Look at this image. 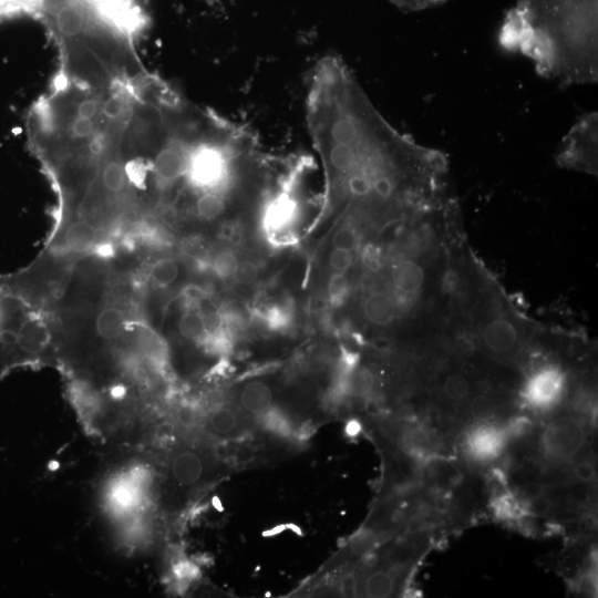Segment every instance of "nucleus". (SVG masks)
<instances>
[{"label": "nucleus", "mask_w": 598, "mask_h": 598, "mask_svg": "<svg viewBox=\"0 0 598 598\" xmlns=\"http://www.w3.org/2000/svg\"><path fill=\"white\" fill-rule=\"evenodd\" d=\"M539 421L538 450L546 463L570 464L594 440L596 419L570 410H554Z\"/></svg>", "instance_id": "4"}, {"label": "nucleus", "mask_w": 598, "mask_h": 598, "mask_svg": "<svg viewBox=\"0 0 598 598\" xmlns=\"http://www.w3.org/2000/svg\"><path fill=\"white\" fill-rule=\"evenodd\" d=\"M392 279L398 298L406 300L421 289L424 272L417 262L404 260L394 268Z\"/></svg>", "instance_id": "10"}, {"label": "nucleus", "mask_w": 598, "mask_h": 598, "mask_svg": "<svg viewBox=\"0 0 598 598\" xmlns=\"http://www.w3.org/2000/svg\"><path fill=\"white\" fill-rule=\"evenodd\" d=\"M350 292L344 272H333L327 282V298L332 307L342 306Z\"/></svg>", "instance_id": "14"}, {"label": "nucleus", "mask_w": 598, "mask_h": 598, "mask_svg": "<svg viewBox=\"0 0 598 598\" xmlns=\"http://www.w3.org/2000/svg\"><path fill=\"white\" fill-rule=\"evenodd\" d=\"M257 318L272 331H285L291 326L292 311L290 303H275L258 310Z\"/></svg>", "instance_id": "13"}, {"label": "nucleus", "mask_w": 598, "mask_h": 598, "mask_svg": "<svg viewBox=\"0 0 598 598\" xmlns=\"http://www.w3.org/2000/svg\"><path fill=\"white\" fill-rule=\"evenodd\" d=\"M457 285V276L454 271H447L443 278L442 288L444 292H453Z\"/></svg>", "instance_id": "20"}, {"label": "nucleus", "mask_w": 598, "mask_h": 598, "mask_svg": "<svg viewBox=\"0 0 598 598\" xmlns=\"http://www.w3.org/2000/svg\"><path fill=\"white\" fill-rule=\"evenodd\" d=\"M482 341L487 352L504 358L512 355L517 350L519 333L511 320L496 318L484 326Z\"/></svg>", "instance_id": "8"}, {"label": "nucleus", "mask_w": 598, "mask_h": 598, "mask_svg": "<svg viewBox=\"0 0 598 598\" xmlns=\"http://www.w3.org/2000/svg\"><path fill=\"white\" fill-rule=\"evenodd\" d=\"M597 142V112L584 113L564 136L556 155L558 164L589 172L596 171Z\"/></svg>", "instance_id": "5"}, {"label": "nucleus", "mask_w": 598, "mask_h": 598, "mask_svg": "<svg viewBox=\"0 0 598 598\" xmlns=\"http://www.w3.org/2000/svg\"><path fill=\"white\" fill-rule=\"evenodd\" d=\"M566 385V373L558 365L544 364L524 381L520 396L532 411L546 415L559 405Z\"/></svg>", "instance_id": "6"}, {"label": "nucleus", "mask_w": 598, "mask_h": 598, "mask_svg": "<svg viewBox=\"0 0 598 598\" xmlns=\"http://www.w3.org/2000/svg\"><path fill=\"white\" fill-rule=\"evenodd\" d=\"M597 17L598 0H518L503 20L498 44L560 85L596 83Z\"/></svg>", "instance_id": "1"}, {"label": "nucleus", "mask_w": 598, "mask_h": 598, "mask_svg": "<svg viewBox=\"0 0 598 598\" xmlns=\"http://www.w3.org/2000/svg\"><path fill=\"white\" fill-rule=\"evenodd\" d=\"M237 408L258 421L275 408L272 390L262 381L248 382L239 392Z\"/></svg>", "instance_id": "9"}, {"label": "nucleus", "mask_w": 598, "mask_h": 598, "mask_svg": "<svg viewBox=\"0 0 598 598\" xmlns=\"http://www.w3.org/2000/svg\"><path fill=\"white\" fill-rule=\"evenodd\" d=\"M363 264L372 271H378L381 267L379 250L373 246H368L362 254Z\"/></svg>", "instance_id": "19"}, {"label": "nucleus", "mask_w": 598, "mask_h": 598, "mask_svg": "<svg viewBox=\"0 0 598 598\" xmlns=\"http://www.w3.org/2000/svg\"><path fill=\"white\" fill-rule=\"evenodd\" d=\"M352 261V251L347 249L333 247L329 256V264L334 272H346L351 267Z\"/></svg>", "instance_id": "16"}, {"label": "nucleus", "mask_w": 598, "mask_h": 598, "mask_svg": "<svg viewBox=\"0 0 598 598\" xmlns=\"http://www.w3.org/2000/svg\"><path fill=\"white\" fill-rule=\"evenodd\" d=\"M396 312L393 299L382 292L369 296L363 302V313L365 318L375 326L390 324Z\"/></svg>", "instance_id": "11"}, {"label": "nucleus", "mask_w": 598, "mask_h": 598, "mask_svg": "<svg viewBox=\"0 0 598 598\" xmlns=\"http://www.w3.org/2000/svg\"><path fill=\"white\" fill-rule=\"evenodd\" d=\"M398 8L404 11H421L431 7H435L446 0H389Z\"/></svg>", "instance_id": "18"}, {"label": "nucleus", "mask_w": 598, "mask_h": 598, "mask_svg": "<svg viewBox=\"0 0 598 598\" xmlns=\"http://www.w3.org/2000/svg\"><path fill=\"white\" fill-rule=\"evenodd\" d=\"M238 265L239 260L233 250L221 249L210 257H205L200 269L218 279L227 280L234 278Z\"/></svg>", "instance_id": "12"}, {"label": "nucleus", "mask_w": 598, "mask_h": 598, "mask_svg": "<svg viewBox=\"0 0 598 598\" xmlns=\"http://www.w3.org/2000/svg\"><path fill=\"white\" fill-rule=\"evenodd\" d=\"M56 365L55 324L37 274L0 275V381L20 368Z\"/></svg>", "instance_id": "2"}, {"label": "nucleus", "mask_w": 598, "mask_h": 598, "mask_svg": "<svg viewBox=\"0 0 598 598\" xmlns=\"http://www.w3.org/2000/svg\"><path fill=\"white\" fill-rule=\"evenodd\" d=\"M162 451L150 450V504L163 516L183 512L219 474L220 462L213 443L195 436L176 435ZM150 457V456H148Z\"/></svg>", "instance_id": "3"}, {"label": "nucleus", "mask_w": 598, "mask_h": 598, "mask_svg": "<svg viewBox=\"0 0 598 598\" xmlns=\"http://www.w3.org/2000/svg\"><path fill=\"white\" fill-rule=\"evenodd\" d=\"M463 473L464 466L456 456L435 454L421 462L416 484L429 494L448 497Z\"/></svg>", "instance_id": "7"}, {"label": "nucleus", "mask_w": 598, "mask_h": 598, "mask_svg": "<svg viewBox=\"0 0 598 598\" xmlns=\"http://www.w3.org/2000/svg\"><path fill=\"white\" fill-rule=\"evenodd\" d=\"M258 276L257 266L251 261H239L234 279L240 285L252 283Z\"/></svg>", "instance_id": "17"}, {"label": "nucleus", "mask_w": 598, "mask_h": 598, "mask_svg": "<svg viewBox=\"0 0 598 598\" xmlns=\"http://www.w3.org/2000/svg\"><path fill=\"white\" fill-rule=\"evenodd\" d=\"M334 248L353 250L358 245V233L350 224H344L338 228L332 237Z\"/></svg>", "instance_id": "15"}]
</instances>
